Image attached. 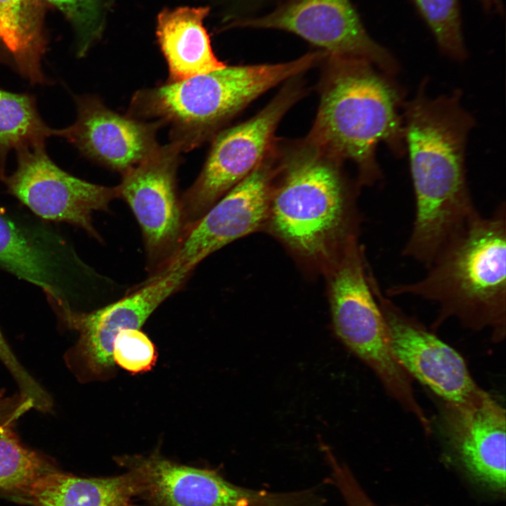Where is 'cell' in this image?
<instances>
[{
	"mask_svg": "<svg viewBox=\"0 0 506 506\" xmlns=\"http://www.w3.org/2000/svg\"><path fill=\"white\" fill-rule=\"evenodd\" d=\"M0 360L11 372L21 392L29 393L37 387V380L15 356L0 330Z\"/></svg>",
	"mask_w": 506,
	"mask_h": 506,
	"instance_id": "26",
	"label": "cell"
},
{
	"mask_svg": "<svg viewBox=\"0 0 506 506\" xmlns=\"http://www.w3.org/2000/svg\"><path fill=\"white\" fill-rule=\"evenodd\" d=\"M31 408L32 403L20 394L6 396L0 391V425H14Z\"/></svg>",
	"mask_w": 506,
	"mask_h": 506,
	"instance_id": "27",
	"label": "cell"
},
{
	"mask_svg": "<svg viewBox=\"0 0 506 506\" xmlns=\"http://www.w3.org/2000/svg\"><path fill=\"white\" fill-rule=\"evenodd\" d=\"M16 155L15 171L0 176L8 193L42 220L76 226L101 241L92 214L108 209L119 197L117 186L94 184L63 170L48 157L46 145L18 150Z\"/></svg>",
	"mask_w": 506,
	"mask_h": 506,
	"instance_id": "11",
	"label": "cell"
},
{
	"mask_svg": "<svg viewBox=\"0 0 506 506\" xmlns=\"http://www.w3.org/2000/svg\"><path fill=\"white\" fill-rule=\"evenodd\" d=\"M295 77L259 112L215 136L207 161L181 204L188 230L219 200L249 175L276 144L275 132L287 111L305 93Z\"/></svg>",
	"mask_w": 506,
	"mask_h": 506,
	"instance_id": "7",
	"label": "cell"
},
{
	"mask_svg": "<svg viewBox=\"0 0 506 506\" xmlns=\"http://www.w3.org/2000/svg\"><path fill=\"white\" fill-rule=\"evenodd\" d=\"M112 358L115 364L136 374L151 370L157 353L153 343L140 329H126L114 341Z\"/></svg>",
	"mask_w": 506,
	"mask_h": 506,
	"instance_id": "25",
	"label": "cell"
},
{
	"mask_svg": "<svg viewBox=\"0 0 506 506\" xmlns=\"http://www.w3.org/2000/svg\"><path fill=\"white\" fill-rule=\"evenodd\" d=\"M74 123L58 129L86 157L124 174L149 157L159 146L155 140L160 121L146 123L120 115L94 96L76 98Z\"/></svg>",
	"mask_w": 506,
	"mask_h": 506,
	"instance_id": "17",
	"label": "cell"
},
{
	"mask_svg": "<svg viewBox=\"0 0 506 506\" xmlns=\"http://www.w3.org/2000/svg\"><path fill=\"white\" fill-rule=\"evenodd\" d=\"M488 9L497 8L500 10L501 5L500 0H481Z\"/></svg>",
	"mask_w": 506,
	"mask_h": 506,
	"instance_id": "28",
	"label": "cell"
},
{
	"mask_svg": "<svg viewBox=\"0 0 506 506\" xmlns=\"http://www.w3.org/2000/svg\"><path fill=\"white\" fill-rule=\"evenodd\" d=\"M190 273L176 271L149 278L116 302L90 312L70 311L59 317L65 326L79 333L77 343L65 356L67 365L77 379L86 382L111 377L115 370L112 347L118 334L126 329H141Z\"/></svg>",
	"mask_w": 506,
	"mask_h": 506,
	"instance_id": "9",
	"label": "cell"
},
{
	"mask_svg": "<svg viewBox=\"0 0 506 506\" xmlns=\"http://www.w3.org/2000/svg\"><path fill=\"white\" fill-rule=\"evenodd\" d=\"M230 27L283 30L322 48L327 56L364 60L391 75L398 70L393 55L366 32L349 0H284L266 15Z\"/></svg>",
	"mask_w": 506,
	"mask_h": 506,
	"instance_id": "12",
	"label": "cell"
},
{
	"mask_svg": "<svg viewBox=\"0 0 506 506\" xmlns=\"http://www.w3.org/2000/svg\"><path fill=\"white\" fill-rule=\"evenodd\" d=\"M426 86L422 83L402 110L415 194L414 221L402 254L425 268L478 212L465 169L474 118L459 92L433 98Z\"/></svg>",
	"mask_w": 506,
	"mask_h": 506,
	"instance_id": "1",
	"label": "cell"
},
{
	"mask_svg": "<svg viewBox=\"0 0 506 506\" xmlns=\"http://www.w3.org/2000/svg\"><path fill=\"white\" fill-rule=\"evenodd\" d=\"M370 280L387 326L393 353L406 372L446 403H462L476 394L481 388L462 357L382 292L371 270Z\"/></svg>",
	"mask_w": 506,
	"mask_h": 506,
	"instance_id": "15",
	"label": "cell"
},
{
	"mask_svg": "<svg viewBox=\"0 0 506 506\" xmlns=\"http://www.w3.org/2000/svg\"><path fill=\"white\" fill-rule=\"evenodd\" d=\"M264 228L299 261L325 273L358 240L357 186L306 138L280 148Z\"/></svg>",
	"mask_w": 506,
	"mask_h": 506,
	"instance_id": "2",
	"label": "cell"
},
{
	"mask_svg": "<svg viewBox=\"0 0 506 506\" xmlns=\"http://www.w3.org/2000/svg\"><path fill=\"white\" fill-rule=\"evenodd\" d=\"M443 426L455 460L474 481L505 493L504 407L481 389L465 402L446 403Z\"/></svg>",
	"mask_w": 506,
	"mask_h": 506,
	"instance_id": "16",
	"label": "cell"
},
{
	"mask_svg": "<svg viewBox=\"0 0 506 506\" xmlns=\"http://www.w3.org/2000/svg\"><path fill=\"white\" fill-rule=\"evenodd\" d=\"M58 129L48 127L37 108L35 97L0 89V176L5 174L8 153L46 145Z\"/></svg>",
	"mask_w": 506,
	"mask_h": 506,
	"instance_id": "21",
	"label": "cell"
},
{
	"mask_svg": "<svg viewBox=\"0 0 506 506\" xmlns=\"http://www.w3.org/2000/svg\"><path fill=\"white\" fill-rule=\"evenodd\" d=\"M323 58L309 53L287 63L226 66L186 80L139 91L131 111L159 118L172 126L174 141L182 150L203 142L268 89L299 76Z\"/></svg>",
	"mask_w": 506,
	"mask_h": 506,
	"instance_id": "5",
	"label": "cell"
},
{
	"mask_svg": "<svg viewBox=\"0 0 506 506\" xmlns=\"http://www.w3.org/2000/svg\"><path fill=\"white\" fill-rule=\"evenodd\" d=\"M208 7H180L162 11L157 37L167 61L169 82L207 74L226 66L213 53L203 20Z\"/></svg>",
	"mask_w": 506,
	"mask_h": 506,
	"instance_id": "18",
	"label": "cell"
},
{
	"mask_svg": "<svg viewBox=\"0 0 506 506\" xmlns=\"http://www.w3.org/2000/svg\"><path fill=\"white\" fill-rule=\"evenodd\" d=\"M359 240L352 242L324 273L337 337L377 376L387 393L420 424L427 417L415 396L411 377L397 361L387 326L372 291Z\"/></svg>",
	"mask_w": 506,
	"mask_h": 506,
	"instance_id": "6",
	"label": "cell"
},
{
	"mask_svg": "<svg viewBox=\"0 0 506 506\" xmlns=\"http://www.w3.org/2000/svg\"><path fill=\"white\" fill-rule=\"evenodd\" d=\"M181 144L159 146L149 157L122 174L119 196L129 205L141 227L150 278L160 274L186 233L176 169Z\"/></svg>",
	"mask_w": 506,
	"mask_h": 506,
	"instance_id": "10",
	"label": "cell"
},
{
	"mask_svg": "<svg viewBox=\"0 0 506 506\" xmlns=\"http://www.w3.org/2000/svg\"><path fill=\"white\" fill-rule=\"evenodd\" d=\"M13 427L0 425V493L18 496L58 468L50 459L25 447Z\"/></svg>",
	"mask_w": 506,
	"mask_h": 506,
	"instance_id": "22",
	"label": "cell"
},
{
	"mask_svg": "<svg viewBox=\"0 0 506 506\" xmlns=\"http://www.w3.org/2000/svg\"><path fill=\"white\" fill-rule=\"evenodd\" d=\"M0 270L39 287L58 317L74 306L82 268L62 233L39 217L0 205Z\"/></svg>",
	"mask_w": 506,
	"mask_h": 506,
	"instance_id": "8",
	"label": "cell"
},
{
	"mask_svg": "<svg viewBox=\"0 0 506 506\" xmlns=\"http://www.w3.org/2000/svg\"><path fill=\"white\" fill-rule=\"evenodd\" d=\"M138 493L131 472L113 477L83 478L57 469L16 497L34 506H132Z\"/></svg>",
	"mask_w": 506,
	"mask_h": 506,
	"instance_id": "19",
	"label": "cell"
},
{
	"mask_svg": "<svg viewBox=\"0 0 506 506\" xmlns=\"http://www.w3.org/2000/svg\"><path fill=\"white\" fill-rule=\"evenodd\" d=\"M138 492L154 506H314L310 491L272 493L237 486L209 469L160 455L130 461Z\"/></svg>",
	"mask_w": 506,
	"mask_h": 506,
	"instance_id": "13",
	"label": "cell"
},
{
	"mask_svg": "<svg viewBox=\"0 0 506 506\" xmlns=\"http://www.w3.org/2000/svg\"><path fill=\"white\" fill-rule=\"evenodd\" d=\"M420 280L394 285L389 297L412 296L439 308L433 324L455 319L474 331L488 330L494 342L505 337L506 208L489 216L479 212L439 251Z\"/></svg>",
	"mask_w": 506,
	"mask_h": 506,
	"instance_id": "4",
	"label": "cell"
},
{
	"mask_svg": "<svg viewBox=\"0 0 506 506\" xmlns=\"http://www.w3.org/2000/svg\"><path fill=\"white\" fill-rule=\"evenodd\" d=\"M278 150L276 143L249 175L190 227L160 275L176 271L192 272L201 261L216 250L264 228Z\"/></svg>",
	"mask_w": 506,
	"mask_h": 506,
	"instance_id": "14",
	"label": "cell"
},
{
	"mask_svg": "<svg viewBox=\"0 0 506 506\" xmlns=\"http://www.w3.org/2000/svg\"><path fill=\"white\" fill-rule=\"evenodd\" d=\"M46 11L43 0H0V41L13 69L31 84L50 82L41 66L48 42Z\"/></svg>",
	"mask_w": 506,
	"mask_h": 506,
	"instance_id": "20",
	"label": "cell"
},
{
	"mask_svg": "<svg viewBox=\"0 0 506 506\" xmlns=\"http://www.w3.org/2000/svg\"><path fill=\"white\" fill-rule=\"evenodd\" d=\"M59 11L73 29L77 55L83 57L98 40L103 31V0H43Z\"/></svg>",
	"mask_w": 506,
	"mask_h": 506,
	"instance_id": "24",
	"label": "cell"
},
{
	"mask_svg": "<svg viewBox=\"0 0 506 506\" xmlns=\"http://www.w3.org/2000/svg\"><path fill=\"white\" fill-rule=\"evenodd\" d=\"M428 24L439 46L450 57L462 60L466 49L458 0H413Z\"/></svg>",
	"mask_w": 506,
	"mask_h": 506,
	"instance_id": "23",
	"label": "cell"
},
{
	"mask_svg": "<svg viewBox=\"0 0 506 506\" xmlns=\"http://www.w3.org/2000/svg\"><path fill=\"white\" fill-rule=\"evenodd\" d=\"M320 85V104L306 139L340 162H352L357 185L382 179L377 148L385 144L396 155L406 153L402 91L386 73L356 58L327 56Z\"/></svg>",
	"mask_w": 506,
	"mask_h": 506,
	"instance_id": "3",
	"label": "cell"
}]
</instances>
